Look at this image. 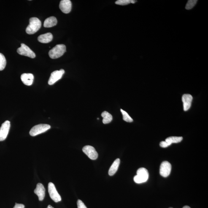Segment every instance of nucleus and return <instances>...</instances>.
<instances>
[{"label": "nucleus", "instance_id": "6ab92c4d", "mask_svg": "<svg viewBox=\"0 0 208 208\" xmlns=\"http://www.w3.org/2000/svg\"><path fill=\"white\" fill-rule=\"evenodd\" d=\"M101 116L103 117V122L104 124L110 123L113 120L112 115L106 111L102 113Z\"/></svg>", "mask_w": 208, "mask_h": 208}, {"label": "nucleus", "instance_id": "6e6552de", "mask_svg": "<svg viewBox=\"0 0 208 208\" xmlns=\"http://www.w3.org/2000/svg\"><path fill=\"white\" fill-rule=\"evenodd\" d=\"M82 151L90 159L96 160L98 157V153L95 149L92 146L86 145L82 148Z\"/></svg>", "mask_w": 208, "mask_h": 208}, {"label": "nucleus", "instance_id": "f8f14e48", "mask_svg": "<svg viewBox=\"0 0 208 208\" xmlns=\"http://www.w3.org/2000/svg\"><path fill=\"white\" fill-rule=\"evenodd\" d=\"M193 97L190 94H184L183 95L182 101L183 103L184 109L185 111L188 110L191 107Z\"/></svg>", "mask_w": 208, "mask_h": 208}, {"label": "nucleus", "instance_id": "b1692460", "mask_svg": "<svg viewBox=\"0 0 208 208\" xmlns=\"http://www.w3.org/2000/svg\"><path fill=\"white\" fill-rule=\"evenodd\" d=\"M77 206L78 208H87L84 203L80 200L77 201Z\"/></svg>", "mask_w": 208, "mask_h": 208}, {"label": "nucleus", "instance_id": "f03ea898", "mask_svg": "<svg viewBox=\"0 0 208 208\" xmlns=\"http://www.w3.org/2000/svg\"><path fill=\"white\" fill-rule=\"evenodd\" d=\"M66 52V46L64 44H58L49 52V55L52 59L62 56Z\"/></svg>", "mask_w": 208, "mask_h": 208}, {"label": "nucleus", "instance_id": "1a4fd4ad", "mask_svg": "<svg viewBox=\"0 0 208 208\" xmlns=\"http://www.w3.org/2000/svg\"><path fill=\"white\" fill-rule=\"evenodd\" d=\"M171 166L169 162L164 161L161 163L160 166V175L164 177H168L170 174Z\"/></svg>", "mask_w": 208, "mask_h": 208}, {"label": "nucleus", "instance_id": "f257e3e1", "mask_svg": "<svg viewBox=\"0 0 208 208\" xmlns=\"http://www.w3.org/2000/svg\"><path fill=\"white\" fill-rule=\"evenodd\" d=\"M41 26V22L37 17H31L29 20V24L26 29V32L29 34H34L38 31Z\"/></svg>", "mask_w": 208, "mask_h": 208}, {"label": "nucleus", "instance_id": "a878e982", "mask_svg": "<svg viewBox=\"0 0 208 208\" xmlns=\"http://www.w3.org/2000/svg\"><path fill=\"white\" fill-rule=\"evenodd\" d=\"M24 205L15 203V205L14 206L13 208H24Z\"/></svg>", "mask_w": 208, "mask_h": 208}, {"label": "nucleus", "instance_id": "4468645a", "mask_svg": "<svg viewBox=\"0 0 208 208\" xmlns=\"http://www.w3.org/2000/svg\"><path fill=\"white\" fill-rule=\"evenodd\" d=\"M21 81L24 85L31 86L32 85L34 80V76L31 73H24L21 76Z\"/></svg>", "mask_w": 208, "mask_h": 208}, {"label": "nucleus", "instance_id": "bb28decb", "mask_svg": "<svg viewBox=\"0 0 208 208\" xmlns=\"http://www.w3.org/2000/svg\"><path fill=\"white\" fill-rule=\"evenodd\" d=\"M183 208H190L189 207V206H184V207H183Z\"/></svg>", "mask_w": 208, "mask_h": 208}, {"label": "nucleus", "instance_id": "a211bd4d", "mask_svg": "<svg viewBox=\"0 0 208 208\" xmlns=\"http://www.w3.org/2000/svg\"><path fill=\"white\" fill-rule=\"evenodd\" d=\"M182 137H178V136H171L168 137L166 139V142L167 143L168 145L170 146L173 143H179L182 140Z\"/></svg>", "mask_w": 208, "mask_h": 208}, {"label": "nucleus", "instance_id": "412c9836", "mask_svg": "<svg viewBox=\"0 0 208 208\" xmlns=\"http://www.w3.org/2000/svg\"><path fill=\"white\" fill-rule=\"evenodd\" d=\"M136 2V1L134 0H118L116 1L115 4L119 5L125 6L130 3L134 4Z\"/></svg>", "mask_w": 208, "mask_h": 208}, {"label": "nucleus", "instance_id": "4be33fe9", "mask_svg": "<svg viewBox=\"0 0 208 208\" xmlns=\"http://www.w3.org/2000/svg\"><path fill=\"white\" fill-rule=\"evenodd\" d=\"M121 112L122 115H123L124 120L126 122H130V123L133 122V119L127 113L122 109H121Z\"/></svg>", "mask_w": 208, "mask_h": 208}, {"label": "nucleus", "instance_id": "7ed1b4c3", "mask_svg": "<svg viewBox=\"0 0 208 208\" xmlns=\"http://www.w3.org/2000/svg\"><path fill=\"white\" fill-rule=\"evenodd\" d=\"M148 171L144 168H139L137 171V175L134 177V182L137 184L145 182L148 180Z\"/></svg>", "mask_w": 208, "mask_h": 208}, {"label": "nucleus", "instance_id": "2eb2a0df", "mask_svg": "<svg viewBox=\"0 0 208 208\" xmlns=\"http://www.w3.org/2000/svg\"><path fill=\"white\" fill-rule=\"evenodd\" d=\"M53 36L51 33H48L41 35L38 37V40L42 43H47L52 41Z\"/></svg>", "mask_w": 208, "mask_h": 208}, {"label": "nucleus", "instance_id": "c85d7f7f", "mask_svg": "<svg viewBox=\"0 0 208 208\" xmlns=\"http://www.w3.org/2000/svg\"><path fill=\"white\" fill-rule=\"evenodd\" d=\"M172 208V207H170V208Z\"/></svg>", "mask_w": 208, "mask_h": 208}, {"label": "nucleus", "instance_id": "39448f33", "mask_svg": "<svg viewBox=\"0 0 208 208\" xmlns=\"http://www.w3.org/2000/svg\"><path fill=\"white\" fill-rule=\"evenodd\" d=\"M48 189L50 198L54 201L55 202H58L61 201V197L57 191L55 185L52 183H49Z\"/></svg>", "mask_w": 208, "mask_h": 208}, {"label": "nucleus", "instance_id": "cd10ccee", "mask_svg": "<svg viewBox=\"0 0 208 208\" xmlns=\"http://www.w3.org/2000/svg\"><path fill=\"white\" fill-rule=\"evenodd\" d=\"M47 208H54L52 207V206L51 205H49L48 206H47Z\"/></svg>", "mask_w": 208, "mask_h": 208}, {"label": "nucleus", "instance_id": "20e7f679", "mask_svg": "<svg viewBox=\"0 0 208 208\" xmlns=\"http://www.w3.org/2000/svg\"><path fill=\"white\" fill-rule=\"evenodd\" d=\"M50 128L51 126L50 125L41 124L36 125L32 128L29 132V134L31 136H36L45 132L47 130L50 129Z\"/></svg>", "mask_w": 208, "mask_h": 208}, {"label": "nucleus", "instance_id": "393cba45", "mask_svg": "<svg viewBox=\"0 0 208 208\" xmlns=\"http://www.w3.org/2000/svg\"><path fill=\"white\" fill-rule=\"evenodd\" d=\"M160 145L162 148H166L169 146L166 141H162L160 143Z\"/></svg>", "mask_w": 208, "mask_h": 208}, {"label": "nucleus", "instance_id": "ddd939ff", "mask_svg": "<svg viewBox=\"0 0 208 208\" xmlns=\"http://www.w3.org/2000/svg\"><path fill=\"white\" fill-rule=\"evenodd\" d=\"M34 193L38 195L39 201H42L44 200L45 195V189L42 184H38Z\"/></svg>", "mask_w": 208, "mask_h": 208}, {"label": "nucleus", "instance_id": "0eeeda50", "mask_svg": "<svg viewBox=\"0 0 208 208\" xmlns=\"http://www.w3.org/2000/svg\"><path fill=\"white\" fill-rule=\"evenodd\" d=\"M11 126L10 122L6 121L0 128V142L5 140L8 134Z\"/></svg>", "mask_w": 208, "mask_h": 208}, {"label": "nucleus", "instance_id": "aec40b11", "mask_svg": "<svg viewBox=\"0 0 208 208\" xmlns=\"http://www.w3.org/2000/svg\"><path fill=\"white\" fill-rule=\"evenodd\" d=\"M6 60L5 57L2 54L0 53V71H2L5 68Z\"/></svg>", "mask_w": 208, "mask_h": 208}, {"label": "nucleus", "instance_id": "423d86ee", "mask_svg": "<svg viewBox=\"0 0 208 208\" xmlns=\"http://www.w3.org/2000/svg\"><path fill=\"white\" fill-rule=\"evenodd\" d=\"M17 52L20 55L28 56L31 58H34L36 57V54L34 52L24 44H21V47L17 49Z\"/></svg>", "mask_w": 208, "mask_h": 208}, {"label": "nucleus", "instance_id": "5701e85b", "mask_svg": "<svg viewBox=\"0 0 208 208\" xmlns=\"http://www.w3.org/2000/svg\"><path fill=\"white\" fill-rule=\"evenodd\" d=\"M197 2V0H190V1H188L186 6V9H187V10H190V9H193L195 6V4H196Z\"/></svg>", "mask_w": 208, "mask_h": 208}, {"label": "nucleus", "instance_id": "9d476101", "mask_svg": "<svg viewBox=\"0 0 208 208\" xmlns=\"http://www.w3.org/2000/svg\"><path fill=\"white\" fill-rule=\"evenodd\" d=\"M65 71L63 69H60L59 71H54L52 73L48 81L49 85H53L57 81L61 79Z\"/></svg>", "mask_w": 208, "mask_h": 208}, {"label": "nucleus", "instance_id": "f3484780", "mask_svg": "<svg viewBox=\"0 0 208 208\" xmlns=\"http://www.w3.org/2000/svg\"><path fill=\"white\" fill-rule=\"evenodd\" d=\"M120 160L117 158L113 163L108 171L109 175L113 176L116 173L118 169L119 165L120 164Z\"/></svg>", "mask_w": 208, "mask_h": 208}, {"label": "nucleus", "instance_id": "9b49d317", "mask_svg": "<svg viewBox=\"0 0 208 208\" xmlns=\"http://www.w3.org/2000/svg\"><path fill=\"white\" fill-rule=\"evenodd\" d=\"M59 7L63 13L68 14L71 10L72 3L70 0H62L60 2Z\"/></svg>", "mask_w": 208, "mask_h": 208}, {"label": "nucleus", "instance_id": "dca6fc26", "mask_svg": "<svg viewBox=\"0 0 208 208\" xmlns=\"http://www.w3.org/2000/svg\"><path fill=\"white\" fill-rule=\"evenodd\" d=\"M58 21L55 17H49L46 19L44 21V26L45 28H51L56 25Z\"/></svg>", "mask_w": 208, "mask_h": 208}]
</instances>
